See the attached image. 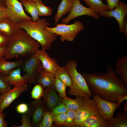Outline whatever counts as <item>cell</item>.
I'll return each mask as SVG.
<instances>
[{
  "instance_id": "obj_1",
  "label": "cell",
  "mask_w": 127,
  "mask_h": 127,
  "mask_svg": "<svg viewBox=\"0 0 127 127\" xmlns=\"http://www.w3.org/2000/svg\"><path fill=\"white\" fill-rule=\"evenodd\" d=\"M106 66V72H84L82 75L92 94L117 102L118 97L127 95V86L115 74L111 66Z\"/></svg>"
},
{
  "instance_id": "obj_2",
  "label": "cell",
  "mask_w": 127,
  "mask_h": 127,
  "mask_svg": "<svg viewBox=\"0 0 127 127\" xmlns=\"http://www.w3.org/2000/svg\"><path fill=\"white\" fill-rule=\"evenodd\" d=\"M40 44L21 28L17 34L11 38L6 47L4 57L7 60L24 59L36 53Z\"/></svg>"
},
{
  "instance_id": "obj_3",
  "label": "cell",
  "mask_w": 127,
  "mask_h": 127,
  "mask_svg": "<svg viewBox=\"0 0 127 127\" xmlns=\"http://www.w3.org/2000/svg\"><path fill=\"white\" fill-rule=\"evenodd\" d=\"M17 24L41 45L42 49L50 50L52 43L57 39L56 34L45 29L50 25L46 19H40L36 22L24 20Z\"/></svg>"
},
{
  "instance_id": "obj_4",
  "label": "cell",
  "mask_w": 127,
  "mask_h": 127,
  "mask_svg": "<svg viewBox=\"0 0 127 127\" xmlns=\"http://www.w3.org/2000/svg\"><path fill=\"white\" fill-rule=\"evenodd\" d=\"M77 64L74 60L68 62L65 66L71 76L72 84L70 87L68 94L77 97H83L85 99L91 98L92 94L90 91L86 81L77 70Z\"/></svg>"
},
{
  "instance_id": "obj_5",
  "label": "cell",
  "mask_w": 127,
  "mask_h": 127,
  "mask_svg": "<svg viewBox=\"0 0 127 127\" xmlns=\"http://www.w3.org/2000/svg\"><path fill=\"white\" fill-rule=\"evenodd\" d=\"M56 27H46L47 31L60 36L61 41L66 40L73 41L78 34L84 28L83 24L79 21L75 20L73 24L67 25L62 24H57Z\"/></svg>"
},
{
  "instance_id": "obj_6",
  "label": "cell",
  "mask_w": 127,
  "mask_h": 127,
  "mask_svg": "<svg viewBox=\"0 0 127 127\" xmlns=\"http://www.w3.org/2000/svg\"><path fill=\"white\" fill-rule=\"evenodd\" d=\"M22 66L23 71L26 73L22 76L27 81L29 87L35 83L43 68L36 53L24 59Z\"/></svg>"
},
{
  "instance_id": "obj_7",
  "label": "cell",
  "mask_w": 127,
  "mask_h": 127,
  "mask_svg": "<svg viewBox=\"0 0 127 127\" xmlns=\"http://www.w3.org/2000/svg\"><path fill=\"white\" fill-rule=\"evenodd\" d=\"M7 17L17 24L23 20H32V18L24 12L22 5L18 0H5Z\"/></svg>"
},
{
  "instance_id": "obj_8",
  "label": "cell",
  "mask_w": 127,
  "mask_h": 127,
  "mask_svg": "<svg viewBox=\"0 0 127 127\" xmlns=\"http://www.w3.org/2000/svg\"><path fill=\"white\" fill-rule=\"evenodd\" d=\"M91 98H85L83 104L76 111L75 125L80 127V125L89 117L99 114L95 102Z\"/></svg>"
},
{
  "instance_id": "obj_9",
  "label": "cell",
  "mask_w": 127,
  "mask_h": 127,
  "mask_svg": "<svg viewBox=\"0 0 127 127\" xmlns=\"http://www.w3.org/2000/svg\"><path fill=\"white\" fill-rule=\"evenodd\" d=\"M80 0H74L72 8L68 15L63 18L61 23L67 24L72 20L79 16L87 15L96 19L100 16L97 13L89 8L86 7L80 3Z\"/></svg>"
},
{
  "instance_id": "obj_10",
  "label": "cell",
  "mask_w": 127,
  "mask_h": 127,
  "mask_svg": "<svg viewBox=\"0 0 127 127\" xmlns=\"http://www.w3.org/2000/svg\"><path fill=\"white\" fill-rule=\"evenodd\" d=\"M92 98L96 103L99 114L108 121L113 117L116 110L120 106L117 102L108 101L97 95H94Z\"/></svg>"
},
{
  "instance_id": "obj_11",
  "label": "cell",
  "mask_w": 127,
  "mask_h": 127,
  "mask_svg": "<svg viewBox=\"0 0 127 127\" xmlns=\"http://www.w3.org/2000/svg\"><path fill=\"white\" fill-rule=\"evenodd\" d=\"M100 16L110 18H115L117 21L119 26V33L123 32L124 19L127 15V4L119 1L117 6L112 10H107L98 13Z\"/></svg>"
},
{
  "instance_id": "obj_12",
  "label": "cell",
  "mask_w": 127,
  "mask_h": 127,
  "mask_svg": "<svg viewBox=\"0 0 127 127\" xmlns=\"http://www.w3.org/2000/svg\"><path fill=\"white\" fill-rule=\"evenodd\" d=\"M28 112L31 117L32 127H38L42 119L45 110L41 98L31 102L29 105Z\"/></svg>"
},
{
  "instance_id": "obj_13",
  "label": "cell",
  "mask_w": 127,
  "mask_h": 127,
  "mask_svg": "<svg viewBox=\"0 0 127 127\" xmlns=\"http://www.w3.org/2000/svg\"><path fill=\"white\" fill-rule=\"evenodd\" d=\"M29 87L28 85L14 87L8 92L1 94L0 98V111L9 107L11 104L18 98L24 92L27 91Z\"/></svg>"
},
{
  "instance_id": "obj_14",
  "label": "cell",
  "mask_w": 127,
  "mask_h": 127,
  "mask_svg": "<svg viewBox=\"0 0 127 127\" xmlns=\"http://www.w3.org/2000/svg\"><path fill=\"white\" fill-rule=\"evenodd\" d=\"M42 97L45 109L51 112L55 107L62 102L63 99L57 95L53 85L46 88Z\"/></svg>"
},
{
  "instance_id": "obj_15",
  "label": "cell",
  "mask_w": 127,
  "mask_h": 127,
  "mask_svg": "<svg viewBox=\"0 0 127 127\" xmlns=\"http://www.w3.org/2000/svg\"><path fill=\"white\" fill-rule=\"evenodd\" d=\"M36 53L41 63L43 68L54 75L60 66L56 60L50 57L45 50L39 49Z\"/></svg>"
},
{
  "instance_id": "obj_16",
  "label": "cell",
  "mask_w": 127,
  "mask_h": 127,
  "mask_svg": "<svg viewBox=\"0 0 127 127\" xmlns=\"http://www.w3.org/2000/svg\"><path fill=\"white\" fill-rule=\"evenodd\" d=\"M21 28L7 17L0 21V32L10 38L15 36Z\"/></svg>"
},
{
  "instance_id": "obj_17",
  "label": "cell",
  "mask_w": 127,
  "mask_h": 127,
  "mask_svg": "<svg viewBox=\"0 0 127 127\" xmlns=\"http://www.w3.org/2000/svg\"><path fill=\"white\" fill-rule=\"evenodd\" d=\"M115 65V74L127 86V56L118 58Z\"/></svg>"
},
{
  "instance_id": "obj_18",
  "label": "cell",
  "mask_w": 127,
  "mask_h": 127,
  "mask_svg": "<svg viewBox=\"0 0 127 127\" xmlns=\"http://www.w3.org/2000/svg\"><path fill=\"white\" fill-rule=\"evenodd\" d=\"M109 121L99 114L91 116L80 126L81 127H109Z\"/></svg>"
},
{
  "instance_id": "obj_19",
  "label": "cell",
  "mask_w": 127,
  "mask_h": 127,
  "mask_svg": "<svg viewBox=\"0 0 127 127\" xmlns=\"http://www.w3.org/2000/svg\"><path fill=\"white\" fill-rule=\"evenodd\" d=\"M21 67L12 70L6 76L9 84L14 87L21 86L27 85V81L22 76Z\"/></svg>"
},
{
  "instance_id": "obj_20",
  "label": "cell",
  "mask_w": 127,
  "mask_h": 127,
  "mask_svg": "<svg viewBox=\"0 0 127 127\" xmlns=\"http://www.w3.org/2000/svg\"><path fill=\"white\" fill-rule=\"evenodd\" d=\"M4 57L0 59V73L7 76L12 69L22 66L24 59L12 61H7Z\"/></svg>"
},
{
  "instance_id": "obj_21",
  "label": "cell",
  "mask_w": 127,
  "mask_h": 127,
  "mask_svg": "<svg viewBox=\"0 0 127 127\" xmlns=\"http://www.w3.org/2000/svg\"><path fill=\"white\" fill-rule=\"evenodd\" d=\"M74 0H62L54 17L55 25L64 15L69 13L72 9Z\"/></svg>"
},
{
  "instance_id": "obj_22",
  "label": "cell",
  "mask_w": 127,
  "mask_h": 127,
  "mask_svg": "<svg viewBox=\"0 0 127 127\" xmlns=\"http://www.w3.org/2000/svg\"><path fill=\"white\" fill-rule=\"evenodd\" d=\"M54 75L42 68L35 83L40 84L44 88L49 87L53 85Z\"/></svg>"
},
{
  "instance_id": "obj_23",
  "label": "cell",
  "mask_w": 127,
  "mask_h": 127,
  "mask_svg": "<svg viewBox=\"0 0 127 127\" xmlns=\"http://www.w3.org/2000/svg\"><path fill=\"white\" fill-rule=\"evenodd\" d=\"M20 2L24 7L25 11L32 16V21L36 22L40 19L36 1L33 0H22Z\"/></svg>"
},
{
  "instance_id": "obj_24",
  "label": "cell",
  "mask_w": 127,
  "mask_h": 127,
  "mask_svg": "<svg viewBox=\"0 0 127 127\" xmlns=\"http://www.w3.org/2000/svg\"><path fill=\"white\" fill-rule=\"evenodd\" d=\"M109 121V127H127V112L120 110L116 117H113Z\"/></svg>"
},
{
  "instance_id": "obj_25",
  "label": "cell",
  "mask_w": 127,
  "mask_h": 127,
  "mask_svg": "<svg viewBox=\"0 0 127 127\" xmlns=\"http://www.w3.org/2000/svg\"><path fill=\"white\" fill-rule=\"evenodd\" d=\"M85 100V98L81 96H79L72 99L66 96L63 98L62 102L68 110L76 111L83 105Z\"/></svg>"
},
{
  "instance_id": "obj_26",
  "label": "cell",
  "mask_w": 127,
  "mask_h": 127,
  "mask_svg": "<svg viewBox=\"0 0 127 127\" xmlns=\"http://www.w3.org/2000/svg\"><path fill=\"white\" fill-rule=\"evenodd\" d=\"M55 77L60 79L67 86L70 87L72 84L71 78L65 66H60L54 74Z\"/></svg>"
},
{
  "instance_id": "obj_27",
  "label": "cell",
  "mask_w": 127,
  "mask_h": 127,
  "mask_svg": "<svg viewBox=\"0 0 127 127\" xmlns=\"http://www.w3.org/2000/svg\"><path fill=\"white\" fill-rule=\"evenodd\" d=\"M81 0L84 1L89 8L97 13L103 11L109 10V8L107 4H104L101 0Z\"/></svg>"
},
{
  "instance_id": "obj_28",
  "label": "cell",
  "mask_w": 127,
  "mask_h": 127,
  "mask_svg": "<svg viewBox=\"0 0 127 127\" xmlns=\"http://www.w3.org/2000/svg\"><path fill=\"white\" fill-rule=\"evenodd\" d=\"M53 85L60 98L63 99L67 96L66 90L67 86L58 78L55 77Z\"/></svg>"
},
{
  "instance_id": "obj_29",
  "label": "cell",
  "mask_w": 127,
  "mask_h": 127,
  "mask_svg": "<svg viewBox=\"0 0 127 127\" xmlns=\"http://www.w3.org/2000/svg\"><path fill=\"white\" fill-rule=\"evenodd\" d=\"M53 122V115L51 112L45 109L43 116L38 127H51Z\"/></svg>"
},
{
  "instance_id": "obj_30",
  "label": "cell",
  "mask_w": 127,
  "mask_h": 127,
  "mask_svg": "<svg viewBox=\"0 0 127 127\" xmlns=\"http://www.w3.org/2000/svg\"><path fill=\"white\" fill-rule=\"evenodd\" d=\"M12 89L11 85L9 83L6 76L0 73V93L5 94Z\"/></svg>"
},
{
  "instance_id": "obj_31",
  "label": "cell",
  "mask_w": 127,
  "mask_h": 127,
  "mask_svg": "<svg viewBox=\"0 0 127 127\" xmlns=\"http://www.w3.org/2000/svg\"><path fill=\"white\" fill-rule=\"evenodd\" d=\"M37 7L40 16H48L51 15L53 11L51 8L45 6L43 2L36 1Z\"/></svg>"
},
{
  "instance_id": "obj_32",
  "label": "cell",
  "mask_w": 127,
  "mask_h": 127,
  "mask_svg": "<svg viewBox=\"0 0 127 127\" xmlns=\"http://www.w3.org/2000/svg\"><path fill=\"white\" fill-rule=\"evenodd\" d=\"M44 88L40 84L38 83L33 88L31 93L32 98L35 99L41 98L43 95Z\"/></svg>"
},
{
  "instance_id": "obj_33",
  "label": "cell",
  "mask_w": 127,
  "mask_h": 127,
  "mask_svg": "<svg viewBox=\"0 0 127 127\" xmlns=\"http://www.w3.org/2000/svg\"><path fill=\"white\" fill-rule=\"evenodd\" d=\"M66 114L67 118L64 126L70 127L75 125V120L76 111L68 110L66 112Z\"/></svg>"
},
{
  "instance_id": "obj_34",
  "label": "cell",
  "mask_w": 127,
  "mask_h": 127,
  "mask_svg": "<svg viewBox=\"0 0 127 127\" xmlns=\"http://www.w3.org/2000/svg\"><path fill=\"white\" fill-rule=\"evenodd\" d=\"M67 118L66 113H64L53 115V122L56 126H64Z\"/></svg>"
},
{
  "instance_id": "obj_35",
  "label": "cell",
  "mask_w": 127,
  "mask_h": 127,
  "mask_svg": "<svg viewBox=\"0 0 127 127\" xmlns=\"http://www.w3.org/2000/svg\"><path fill=\"white\" fill-rule=\"evenodd\" d=\"M21 125L17 126L14 125L12 127H32L31 116L28 111L26 113L23 114L21 116Z\"/></svg>"
},
{
  "instance_id": "obj_36",
  "label": "cell",
  "mask_w": 127,
  "mask_h": 127,
  "mask_svg": "<svg viewBox=\"0 0 127 127\" xmlns=\"http://www.w3.org/2000/svg\"><path fill=\"white\" fill-rule=\"evenodd\" d=\"M68 109L62 102L55 107L51 112L53 115L62 113H66Z\"/></svg>"
},
{
  "instance_id": "obj_37",
  "label": "cell",
  "mask_w": 127,
  "mask_h": 127,
  "mask_svg": "<svg viewBox=\"0 0 127 127\" xmlns=\"http://www.w3.org/2000/svg\"><path fill=\"white\" fill-rule=\"evenodd\" d=\"M10 39L8 36L0 32V48L6 47Z\"/></svg>"
},
{
  "instance_id": "obj_38",
  "label": "cell",
  "mask_w": 127,
  "mask_h": 127,
  "mask_svg": "<svg viewBox=\"0 0 127 127\" xmlns=\"http://www.w3.org/2000/svg\"><path fill=\"white\" fill-rule=\"evenodd\" d=\"M29 107L28 105L25 103H22L18 105L16 108L17 112L18 113L23 114L28 111Z\"/></svg>"
},
{
  "instance_id": "obj_39",
  "label": "cell",
  "mask_w": 127,
  "mask_h": 127,
  "mask_svg": "<svg viewBox=\"0 0 127 127\" xmlns=\"http://www.w3.org/2000/svg\"><path fill=\"white\" fill-rule=\"evenodd\" d=\"M109 11L114 9L118 5L119 0H106Z\"/></svg>"
},
{
  "instance_id": "obj_40",
  "label": "cell",
  "mask_w": 127,
  "mask_h": 127,
  "mask_svg": "<svg viewBox=\"0 0 127 127\" xmlns=\"http://www.w3.org/2000/svg\"><path fill=\"white\" fill-rule=\"evenodd\" d=\"M7 17L6 6H0V21Z\"/></svg>"
},
{
  "instance_id": "obj_41",
  "label": "cell",
  "mask_w": 127,
  "mask_h": 127,
  "mask_svg": "<svg viewBox=\"0 0 127 127\" xmlns=\"http://www.w3.org/2000/svg\"><path fill=\"white\" fill-rule=\"evenodd\" d=\"M5 115V114L3 112L0 111V127H8V123L4 118Z\"/></svg>"
},
{
  "instance_id": "obj_42",
  "label": "cell",
  "mask_w": 127,
  "mask_h": 127,
  "mask_svg": "<svg viewBox=\"0 0 127 127\" xmlns=\"http://www.w3.org/2000/svg\"><path fill=\"white\" fill-rule=\"evenodd\" d=\"M123 32L126 37H127V16H126L124 19L123 24Z\"/></svg>"
},
{
  "instance_id": "obj_43",
  "label": "cell",
  "mask_w": 127,
  "mask_h": 127,
  "mask_svg": "<svg viewBox=\"0 0 127 127\" xmlns=\"http://www.w3.org/2000/svg\"><path fill=\"white\" fill-rule=\"evenodd\" d=\"M127 95L124 96H119L117 98V102L120 106L122 103L123 101L127 100Z\"/></svg>"
},
{
  "instance_id": "obj_44",
  "label": "cell",
  "mask_w": 127,
  "mask_h": 127,
  "mask_svg": "<svg viewBox=\"0 0 127 127\" xmlns=\"http://www.w3.org/2000/svg\"><path fill=\"white\" fill-rule=\"evenodd\" d=\"M6 47L0 48V59L4 56Z\"/></svg>"
},
{
  "instance_id": "obj_45",
  "label": "cell",
  "mask_w": 127,
  "mask_h": 127,
  "mask_svg": "<svg viewBox=\"0 0 127 127\" xmlns=\"http://www.w3.org/2000/svg\"><path fill=\"white\" fill-rule=\"evenodd\" d=\"M122 110L123 111L127 112V101H126L123 106Z\"/></svg>"
},
{
  "instance_id": "obj_46",
  "label": "cell",
  "mask_w": 127,
  "mask_h": 127,
  "mask_svg": "<svg viewBox=\"0 0 127 127\" xmlns=\"http://www.w3.org/2000/svg\"><path fill=\"white\" fill-rule=\"evenodd\" d=\"M0 6H6L5 0H0Z\"/></svg>"
},
{
  "instance_id": "obj_47",
  "label": "cell",
  "mask_w": 127,
  "mask_h": 127,
  "mask_svg": "<svg viewBox=\"0 0 127 127\" xmlns=\"http://www.w3.org/2000/svg\"><path fill=\"white\" fill-rule=\"evenodd\" d=\"M19 1H21L22 0H18ZM35 1H38L41 2H43L42 0H33Z\"/></svg>"
},
{
  "instance_id": "obj_48",
  "label": "cell",
  "mask_w": 127,
  "mask_h": 127,
  "mask_svg": "<svg viewBox=\"0 0 127 127\" xmlns=\"http://www.w3.org/2000/svg\"><path fill=\"white\" fill-rule=\"evenodd\" d=\"M1 94L0 93V96H1Z\"/></svg>"
}]
</instances>
